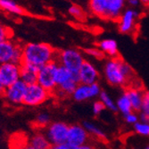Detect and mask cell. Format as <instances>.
<instances>
[{
	"mask_svg": "<svg viewBox=\"0 0 149 149\" xmlns=\"http://www.w3.org/2000/svg\"><path fill=\"white\" fill-rule=\"evenodd\" d=\"M82 126L88 131V133L89 134V136L91 135V136L98 139L99 140H104V141L107 140V136H106V134L104 133V131L102 130L97 125H96L94 123L86 120L82 123Z\"/></svg>",
	"mask_w": 149,
	"mask_h": 149,
	"instance_id": "44dd1931",
	"label": "cell"
},
{
	"mask_svg": "<svg viewBox=\"0 0 149 149\" xmlns=\"http://www.w3.org/2000/svg\"><path fill=\"white\" fill-rule=\"evenodd\" d=\"M68 12L72 16H73L76 19L81 20V19H83L85 16V13L82 10V8L79 6H76V5L71 6L68 9Z\"/></svg>",
	"mask_w": 149,
	"mask_h": 149,
	"instance_id": "83f0119b",
	"label": "cell"
},
{
	"mask_svg": "<svg viewBox=\"0 0 149 149\" xmlns=\"http://www.w3.org/2000/svg\"><path fill=\"white\" fill-rule=\"evenodd\" d=\"M27 85L20 79L17 82L6 88L2 95L7 103L13 105L22 104Z\"/></svg>",
	"mask_w": 149,
	"mask_h": 149,
	"instance_id": "7c38bea8",
	"label": "cell"
},
{
	"mask_svg": "<svg viewBox=\"0 0 149 149\" xmlns=\"http://www.w3.org/2000/svg\"><path fill=\"white\" fill-rule=\"evenodd\" d=\"M105 80L113 87H125L136 81V72L132 67L120 56L108 59L104 65Z\"/></svg>",
	"mask_w": 149,
	"mask_h": 149,
	"instance_id": "6da1fadb",
	"label": "cell"
},
{
	"mask_svg": "<svg viewBox=\"0 0 149 149\" xmlns=\"http://www.w3.org/2000/svg\"><path fill=\"white\" fill-rule=\"evenodd\" d=\"M139 121L149 123V90L144 91L143 101L140 111L139 113Z\"/></svg>",
	"mask_w": 149,
	"mask_h": 149,
	"instance_id": "603a6c76",
	"label": "cell"
},
{
	"mask_svg": "<svg viewBox=\"0 0 149 149\" xmlns=\"http://www.w3.org/2000/svg\"><path fill=\"white\" fill-rule=\"evenodd\" d=\"M39 67L28 64L21 63V78L20 79L27 86L37 83V77Z\"/></svg>",
	"mask_w": 149,
	"mask_h": 149,
	"instance_id": "9a60e30c",
	"label": "cell"
},
{
	"mask_svg": "<svg viewBox=\"0 0 149 149\" xmlns=\"http://www.w3.org/2000/svg\"><path fill=\"white\" fill-rule=\"evenodd\" d=\"M125 123L130 125H134L136 124L138 121L139 120V113L136 112H131L126 115L123 116Z\"/></svg>",
	"mask_w": 149,
	"mask_h": 149,
	"instance_id": "f1b7e54d",
	"label": "cell"
},
{
	"mask_svg": "<svg viewBox=\"0 0 149 149\" xmlns=\"http://www.w3.org/2000/svg\"><path fill=\"white\" fill-rule=\"evenodd\" d=\"M125 91L130 102L133 112L139 113L143 101L144 90H142L139 88H127Z\"/></svg>",
	"mask_w": 149,
	"mask_h": 149,
	"instance_id": "e0dca14e",
	"label": "cell"
},
{
	"mask_svg": "<svg viewBox=\"0 0 149 149\" xmlns=\"http://www.w3.org/2000/svg\"><path fill=\"white\" fill-rule=\"evenodd\" d=\"M73 149H97V147L90 143H88V144H85V145L79 146V147H73Z\"/></svg>",
	"mask_w": 149,
	"mask_h": 149,
	"instance_id": "e575fe53",
	"label": "cell"
},
{
	"mask_svg": "<svg viewBox=\"0 0 149 149\" xmlns=\"http://www.w3.org/2000/svg\"><path fill=\"white\" fill-rule=\"evenodd\" d=\"M90 136L85 128L80 124L69 125L66 144L71 147H79L89 143Z\"/></svg>",
	"mask_w": 149,
	"mask_h": 149,
	"instance_id": "9c48e42d",
	"label": "cell"
},
{
	"mask_svg": "<svg viewBox=\"0 0 149 149\" xmlns=\"http://www.w3.org/2000/svg\"><path fill=\"white\" fill-rule=\"evenodd\" d=\"M28 144L37 149H49L52 146L46 134L41 130H36V131L29 138Z\"/></svg>",
	"mask_w": 149,
	"mask_h": 149,
	"instance_id": "2e32d148",
	"label": "cell"
},
{
	"mask_svg": "<svg viewBox=\"0 0 149 149\" xmlns=\"http://www.w3.org/2000/svg\"><path fill=\"white\" fill-rule=\"evenodd\" d=\"M99 100L103 103V104L104 105L105 109L109 110L111 112L113 113H117V106H116V103L113 101V99L111 97V96L107 92L102 90V92L99 95Z\"/></svg>",
	"mask_w": 149,
	"mask_h": 149,
	"instance_id": "d4e9b609",
	"label": "cell"
},
{
	"mask_svg": "<svg viewBox=\"0 0 149 149\" xmlns=\"http://www.w3.org/2000/svg\"><path fill=\"white\" fill-rule=\"evenodd\" d=\"M49 149H73V147H71L70 146H68L65 143V144H61V145L51 146Z\"/></svg>",
	"mask_w": 149,
	"mask_h": 149,
	"instance_id": "d6a6232c",
	"label": "cell"
},
{
	"mask_svg": "<svg viewBox=\"0 0 149 149\" xmlns=\"http://www.w3.org/2000/svg\"><path fill=\"white\" fill-rule=\"evenodd\" d=\"M79 85V81L75 79H70L67 82L57 86L56 88L52 93V96H56L59 98H65L72 97L76 87Z\"/></svg>",
	"mask_w": 149,
	"mask_h": 149,
	"instance_id": "d6986e66",
	"label": "cell"
},
{
	"mask_svg": "<svg viewBox=\"0 0 149 149\" xmlns=\"http://www.w3.org/2000/svg\"><path fill=\"white\" fill-rule=\"evenodd\" d=\"M11 38V31L9 28L0 23V42L4 41V40L9 39Z\"/></svg>",
	"mask_w": 149,
	"mask_h": 149,
	"instance_id": "1f68e13d",
	"label": "cell"
},
{
	"mask_svg": "<svg viewBox=\"0 0 149 149\" xmlns=\"http://www.w3.org/2000/svg\"><path fill=\"white\" fill-rule=\"evenodd\" d=\"M127 4L130 8H136L140 5V1L139 0H127Z\"/></svg>",
	"mask_w": 149,
	"mask_h": 149,
	"instance_id": "836d02e7",
	"label": "cell"
},
{
	"mask_svg": "<svg viewBox=\"0 0 149 149\" xmlns=\"http://www.w3.org/2000/svg\"><path fill=\"white\" fill-rule=\"evenodd\" d=\"M21 78V64L7 63L0 64V79L5 88L17 82Z\"/></svg>",
	"mask_w": 149,
	"mask_h": 149,
	"instance_id": "4fadbf2b",
	"label": "cell"
},
{
	"mask_svg": "<svg viewBox=\"0 0 149 149\" xmlns=\"http://www.w3.org/2000/svg\"><path fill=\"white\" fill-rule=\"evenodd\" d=\"M51 121V116L47 113H40L36 116V119L34 120V124L36 127V130H43L46 129Z\"/></svg>",
	"mask_w": 149,
	"mask_h": 149,
	"instance_id": "484cf974",
	"label": "cell"
},
{
	"mask_svg": "<svg viewBox=\"0 0 149 149\" xmlns=\"http://www.w3.org/2000/svg\"><path fill=\"white\" fill-rule=\"evenodd\" d=\"M70 79H75V80L79 81V74H74V73L71 72L69 70H67L65 67L58 64L57 69L56 71V87L67 82V81Z\"/></svg>",
	"mask_w": 149,
	"mask_h": 149,
	"instance_id": "ffe728a7",
	"label": "cell"
},
{
	"mask_svg": "<svg viewBox=\"0 0 149 149\" xmlns=\"http://www.w3.org/2000/svg\"><path fill=\"white\" fill-rule=\"evenodd\" d=\"M101 92L102 88L98 82L91 85L79 83L72 95V97L76 102H85L95 97H98Z\"/></svg>",
	"mask_w": 149,
	"mask_h": 149,
	"instance_id": "8fae6325",
	"label": "cell"
},
{
	"mask_svg": "<svg viewBox=\"0 0 149 149\" xmlns=\"http://www.w3.org/2000/svg\"><path fill=\"white\" fill-rule=\"evenodd\" d=\"M84 61L85 58L82 52L76 48H67L57 51L56 59L58 64L65 67L74 74H79V71Z\"/></svg>",
	"mask_w": 149,
	"mask_h": 149,
	"instance_id": "277c9868",
	"label": "cell"
},
{
	"mask_svg": "<svg viewBox=\"0 0 149 149\" xmlns=\"http://www.w3.org/2000/svg\"><path fill=\"white\" fill-rule=\"evenodd\" d=\"M104 110H105V107H104V105L103 104V103H102L100 100L95 101V102L93 103L92 112H93V114H94V115L97 116V115L101 114Z\"/></svg>",
	"mask_w": 149,
	"mask_h": 149,
	"instance_id": "f546056e",
	"label": "cell"
},
{
	"mask_svg": "<svg viewBox=\"0 0 149 149\" xmlns=\"http://www.w3.org/2000/svg\"><path fill=\"white\" fill-rule=\"evenodd\" d=\"M132 149H140V148H137V147H136V148H132Z\"/></svg>",
	"mask_w": 149,
	"mask_h": 149,
	"instance_id": "ab89813d",
	"label": "cell"
},
{
	"mask_svg": "<svg viewBox=\"0 0 149 149\" xmlns=\"http://www.w3.org/2000/svg\"><path fill=\"white\" fill-rule=\"evenodd\" d=\"M104 56H108L111 58H115L119 56L118 44L115 39L113 38H104L98 43L97 47Z\"/></svg>",
	"mask_w": 149,
	"mask_h": 149,
	"instance_id": "ac0fdd59",
	"label": "cell"
},
{
	"mask_svg": "<svg viewBox=\"0 0 149 149\" xmlns=\"http://www.w3.org/2000/svg\"><path fill=\"white\" fill-rule=\"evenodd\" d=\"M134 130L137 134L142 137H148L149 138V123H142V121H138L136 124L133 125Z\"/></svg>",
	"mask_w": 149,
	"mask_h": 149,
	"instance_id": "4316f807",
	"label": "cell"
},
{
	"mask_svg": "<svg viewBox=\"0 0 149 149\" xmlns=\"http://www.w3.org/2000/svg\"><path fill=\"white\" fill-rule=\"evenodd\" d=\"M57 66L58 63L55 61L39 67L38 72L37 83L49 91L51 94L56 88V71L57 69Z\"/></svg>",
	"mask_w": 149,
	"mask_h": 149,
	"instance_id": "8992f818",
	"label": "cell"
},
{
	"mask_svg": "<svg viewBox=\"0 0 149 149\" xmlns=\"http://www.w3.org/2000/svg\"><path fill=\"white\" fill-rule=\"evenodd\" d=\"M116 103V106H117V110L118 112H120L123 116L133 112L132 107L130 104V102L129 100V97L127 96L126 91H124L120 96L118 97Z\"/></svg>",
	"mask_w": 149,
	"mask_h": 149,
	"instance_id": "7402d4cb",
	"label": "cell"
},
{
	"mask_svg": "<svg viewBox=\"0 0 149 149\" xmlns=\"http://www.w3.org/2000/svg\"><path fill=\"white\" fill-rule=\"evenodd\" d=\"M56 55L57 51L47 43H28L22 46V63L41 67L55 62Z\"/></svg>",
	"mask_w": 149,
	"mask_h": 149,
	"instance_id": "7a4b0ae2",
	"label": "cell"
},
{
	"mask_svg": "<svg viewBox=\"0 0 149 149\" xmlns=\"http://www.w3.org/2000/svg\"><path fill=\"white\" fill-rule=\"evenodd\" d=\"M5 89H6V88H5V86H4L3 82L1 81V79H0V96H1V97H2V95H3Z\"/></svg>",
	"mask_w": 149,
	"mask_h": 149,
	"instance_id": "d590c367",
	"label": "cell"
},
{
	"mask_svg": "<svg viewBox=\"0 0 149 149\" xmlns=\"http://www.w3.org/2000/svg\"><path fill=\"white\" fill-rule=\"evenodd\" d=\"M69 125L63 121H54L43 130L52 146L66 143Z\"/></svg>",
	"mask_w": 149,
	"mask_h": 149,
	"instance_id": "ba28073f",
	"label": "cell"
},
{
	"mask_svg": "<svg viewBox=\"0 0 149 149\" xmlns=\"http://www.w3.org/2000/svg\"><path fill=\"white\" fill-rule=\"evenodd\" d=\"M85 53H87L88 56H93L98 60H101V59L104 58V56H105L98 48H87L85 50Z\"/></svg>",
	"mask_w": 149,
	"mask_h": 149,
	"instance_id": "4dcf8cb0",
	"label": "cell"
},
{
	"mask_svg": "<svg viewBox=\"0 0 149 149\" xmlns=\"http://www.w3.org/2000/svg\"><path fill=\"white\" fill-rule=\"evenodd\" d=\"M145 149H149V145H148V146H146L145 147Z\"/></svg>",
	"mask_w": 149,
	"mask_h": 149,
	"instance_id": "f35d334b",
	"label": "cell"
},
{
	"mask_svg": "<svg viewBox=\"0 0 149 149\" xmlns=\"http://www.w3.org/2000/svg\"><path fill=\"white\" fill-rule=\"evenodd\" d=\"M52 94L38 83L27 86L22 104L28 106H38L47 102Z\"/></svg>",
	"mask_w": 149,
	"mask_h": 149,
	"instance_id": "52a82bcc",
	"label": "cell"
},
{
	"mask_svg": "<svg viewBox=\"0 0 149 149\" xmlns=\"http://www.w3.org/2000/svg\"><path fill=\"white\" fill-rule=\"evenodd\" d=\"M22 59V47L13 40L6 39L0 42V64L13 63L21 64Z\"/></svg>",
	"mask_w": 149,
	"mask_h": 149,
	"instance_id": "5b68a950",
	"label": "cell"
},
{
	"mask_svg": "<svg viewBox=\"0 0 149 149\" xmlns=\"http://www.w3.org/2000/svg\"><path fill=\"white\" fill-rule=\"evenodd\" d=\"M139 12L135 8H125L118 19V28L120 33L130 34L134 30L137 24Z\"/></svg>",
	"mask_w": 149,
	"mask_h": 149,
	"instance_id": "30bf717a",
	"label": "cell"
},
{
	"mask_svg": "<svg viewBox=\"0 0 149 149\" xmlns=\"http://www.w3.org/2000/svg\"><path fill=\"white\" fill-rule=\"evenodd\" d=\"M99 72L89 61L85 60L79 71V81L80 84L91 85L98 82Z\"/></svg>",
	"mask_w": 149,
	"mask_h": 149,
	"instance_id": "5bb4252c",
	"label": "cell"
},
{
	"mask_svg": "<svg viewBox=\"0 0 149 149\" xmlns=\"http://www.w3.org/2000/svg\"><path fill=\"white\" fill-rule=\"evenodd\" d=\"M21 149H37V148H35V147H33V146H30L29 144H27L26 146H23V147H22Z\"/></svg>",
	"mask_w": 149,
	"mask_h": 149,
	"instance_id": "74e56055",
	"label": "cell"
},
{
	"mask_svg": "<svg viewBox=\"0 0 149 149\" xmlns=\"http://www.w3.org/2000/svg\"><path fill=\"white\" fill-rule=\"evenodd\" d=\"M126 4L127 0H88V7L93 15L109 21H117Z\"/></svg>",
	"mask_w": 149,
	"mask_h": 149,
	"instance_id": "3957f363",
	"label": "cell"
},
{
	"mask_svg": "<svg viewBox=\"0 0 149 149\" xmlns=\"http://www.w3.org/2000/svg\"><path fill=\"white\" fill-rule=\"evenodd\" d=\"M140 4L144 5L145 6H149V0H139Z\"/></svg>",
	"mask_w": 149,
	"mask_h": 149,
	"instance_id": "8d00e7d4",
	"label": "cell"
},
{
	"mask_svg": "<svg viewBox=\"0 0 149 149\" xmlns=\"http://www.w3.org/2000/svg\"><path fill=\"white\" fill-rule=\"evenodd\" d=\"M0 8L15 13V15H22L23 10L22 8L15 1V0H0Z\"/></svg>",
	"mask_w": 149,
	"mask_h": 149,
	"instance_id": "cb8c5ba5",
	"label": "cell"
}]
</instances>
